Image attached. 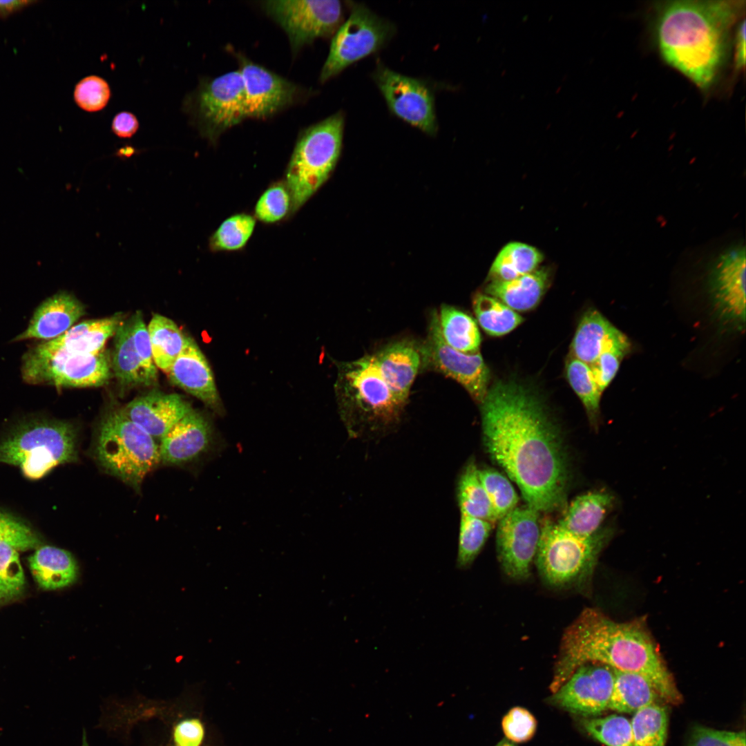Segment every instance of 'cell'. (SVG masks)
<instances>
[{
	"instance_id": "obj_38",
	"label": "cell",
	"mask_w": 746,
	"mask_h": 746,
	"mask_svg": "<svg viewBox=\"0 0 746 746\" xmlns=\"http://www.w3.org/2000/svg\"><path fill=\"white\" fill-rule=\"evenodd\" d=\"M256 219L250 214L238 213L225 219L211 236L209 249L213 252L242 249L251 238Z\"/></svg>"
},
{
	"instance_id": "obj_22",
	"label": "cell",
	"mask_w": 746,
	"mask_h": 746,
	"mask_svg": "<svg viewBox=\"0 0 746 746\" xmlns=\"http://www.w3.org/2000/svg\"><path fill=\"white\" fill-rule=\"evenodd\" d=\"M372 355L392 393L405 405L423 363L421 346L410 340H401L387 345Z\"/></svg>"
},
{
	"instance_id": "obj_23",
	"label": "cell",
	"mask_w": 746,
	"mask_h": 746,
	"mask_svg": "<svg viewBox=\"0 0 746 746\" xmlns=\"http://www.w3.org/2000/svg\"><path fill=\"white\" fill-rule=\"evenodd\" d=\"M84 313V305L73 294L57 292L37 307L26 329L13 341L52 340L68 330Z\"/></svg>"
},
{
	"instance_id": "obj_18",
	"label": "cell",
	"mask_w": 746,
	"mask_h": 746,
	"mask_svg": "<svg viewBox=\"0 0 746 746\" xmlns=\"http://www.w3.org/2000/svg\"><path fill=\"white\" fill-rule=\"evenodd\" d=\"M245 95L246 117L265 118L293 103L296 85L249 60L242 59L240 68Z\"/></svg>"
},
{
	"instance_id": "obj_53",
	"label": "cell",
	"mask_w": 746,
	"mask_h": 746,
	"mask_svg": "<svg viewBox=\"0 0 746 746\" xmlns=\"http://www.w3.org/2000/svg\"><path fill=\"white\" fill-rule=\"evenodd\" d=\"M37 2L35 1H0V17L7 18L13 13Z\"/></svg>"
},
{
	"instance_id": "obj_29",
	"label": "cell",
	"mask_w": 746,
	"mask_h": 746,
	"mask_svg": "<svg viewBox=\"0 0 746 746\" xmlns=\"http://www.w3.org/2000/svg\"><path fill=\"white\" fill-rule=\"evenodd\" d=\"M614 673L609 709L622 713H635L662 700L651 682L643 676L617 670H614Z\"/></svg>"
},
{
	"instance_id": "obj_41",
	"label": "cell",
	"mask_w": 746,
	"mask_h": 746,
	"mask_svg": "<svg viewBox=\"0 0 746 746\" xmlns=\"http://www.w3.org/2000/svg\"><path fill=\"white\" fill-rule=\"evenodd\" d=\"M478 475L498 522L517 506L519 497L511 482L500 472L486 468L478 469Z\"/></svg>"
},
{
	"instance_id": "obj_25",
	"label": "cell",
	"mask_w": 746,
	"mask_h": 746,
	"mask_svg": "<svg viewBox=\"0 0 746 746\" xmlns=\"http://www.w3.org/2000/svg\"><path fill=\"white\" fill-rule=\"evenodd\" d=\"M28 562L35 580L46 590L68 586L78 576V566L74 557L68 551L55 546L38 548Z\"/></svg>"
},
{
	"instance_id": "obj_11",
	"label": "cell",
	"mask_w": 746,
	"mask_h": 746,
	"mask_svg": "<svg viewBox=\"0 0 746 746\" xmlns=\"http://www.w3.org/2000/svg\"><path fill=\"white\" fill-rule=\"evenodd\" d=\"M350 15L332 38L328 56L321 71L326 82L354 63L382 49L392 39L395 27L366 6L349 1Z\"/></svg>"
},
{
	"instance_id": "obj_47",
	"label": "cell",
	"mask_w": 746,
	"mask_h": 746,
	"mask_svg": "<svg viewBox=\"0 0 746 746\" xmlns=\"http://www.w3.org/2000/svg\"><path fill=\"white\" fill-rule=\"evenodd\" d=\"M130 318L135 350L149 385H154L157 380V367L153 357L148 328L140 311H137Z\"/></svg>"
},
{
	"instance_id": "obj_39",
	"label": "cell",
	"mask_w": 746,
	"mask_h": 746,
	"mask_svg": "<svg viewBox=\"0 0 746 746\" xmlns=\"http://www.w3.org/2000/svg\"><path fill=\"white\" fill-rule=\"evenodd\" d=\"M495 524L461 514L456 564L463 569L472 564L485 545Z\"/></svg>"
},
{
	"instance_id": "obj_6",
	"label": "cell",
	"mask_w": 746,
	"mask_h": 746,
	"mask_svg": "<svg viewBox=\"0 0 746 746\" xmlns=\"http://www.w3.org/2000/svg\"><path fill=\"white\" fill-rule=\"evenodd\" d=\"M345 117L338 112L306 128L298 137L285 173L291 199L290 216L329 178L342 149Z\"/></svg>"
},
{
	"instance_id": "obj_30",
	"label": "cell",
	"mask_w": 746,
	"mask_h": 746,
	"mask_svg": "<svg viewBox=\"0 0 746 746\" xmlns=\"http://www.w3.org/2000/svg\"><path fill=\"white\" fill-rule=\"evenodd\" d=\"M111 369L124 387L149 385L135 348L131 318L122 321L114 335Z\"/></svg>"
},
{
	"instance_id": "obj_40",
	"label": "cell",
	"mask_w": 746,
	"mask_h": 746,
	"mask_svg": "<svg viewBox=\"0 0 746 746\" xmlns=\"http://www.w3.org/2000/svg\"><path fill=\"white\" fill-rule=\"evenodd\" d=\"M630 349L629 338L618 329L606 343L599 357L589 365L602 393L615 378L622 360Z\"/></svg>"
},
{
	"instance_id": "obj_33",
	"label": "cell",
	"mask_w": 746,
	"mask_h": 746,
	"mask_svg": "<svg viewBox=\"0 0 746 746\" xmlns=\"http://www.w3.org/2000/svg\"><path fill=\"white\" fill-rule=\"evenodd\" d=\"M478 468L470 459L460 474L457 497L461 514L495 524L492 508L478 475Z\"/></svg>"
},
{
	"instance_id": "obj_26",
	"label": "cell",
	"mask_w": 746,
	"mask_h": 746,
	"mask_svg": "<svg viewBox=\"0 0 746 746\" xmlns=\"http://www.w3.org/2000/svg\"><path fill=\"white\" fill-rule=\"evenodd\" d=\"M548 278V271L541 269L512 280H492L487 285L486 291L514 311H528L539 303L546 289Z\"/></svg>"
},
{
	"instance_id": "obj_54",
	"label": "cell",
	"mask_w": 746,
	"mask_h": 746,
	"mask_svg": "<svg viewBox=\"0 0 746 746\" xmlns=\"http://www.w3.org/2000/svg\"><path fill=\"white\" fill-rule=\"evenodd\" d=\"M496 746H515V745L509 740H504L499 743Z\"/></svg>"
},
{
	"instance_id": "obj_16",
	"label": "cell",
	"mask_w": 746,
	"mask_h": 746,
	"mask_svg": "<svg viewBox=\"0 0 746 746\" xmlns=\"http://www.w3.org/2000/svg\"><path fill=\"white\" fill-rule=\"evenodd\" d=\"M745 248L737 244L716 258L709 290L718 318L741 329L745 323Z\"/></svg>"
},
{
	"instance_id": "obj_24",
	"label": "cell",
	"mask_w": 746,
	"mask_h": 746,
	"mask_svg": "<svg viewBox=\"0 0 746 746\" xmlns=\"http://www.w3.org/2000/svg\"><path fill=\"white\" fill-rule=\"evenodd\" d=\"M615 504V497L604 490L591 491L571 501L557 524L579 536H589L602 526Z\"/></svg>"
},
{
	"instance_id": "obj_55",
	"label": "cell",
	"mask_w": 746,
	"mask_h": 746,
	"mask_svg": "<svg viewBox=\"0 0 746 746\" xmlns=\"http://www.w3.org/2000/svg\"><path fill=\"white\" fill-rule=\"evenodd\" d=\"M86 731H85V730H84L83 736H82V746H89V745L88 743V741H87V739H86Z\"/></svg>"
},
{
	"instance_id": "obj_10",
	"label": "cell",
	"mask_w": 746,
	"mask_h": 746,
	"mask_svg": "<svg viewBox=\"0 0 746 746\" xmlns=\"http://www.w3.org/2000/svg\"><path fill=\"white\" fill-rule=\"evenodd\" d=\"M183 110L201 135L215 143L222 133L246 118L245 87L240 70L200 83L184 99Z\"/></svg>"
},
{
	"instance_id": "obj_3",
	"label": "cell",
	"mask_w": 746,
	"mask_h": 746,
	"mask_svg": "<svg viewBox=\"0 0 746 746\" xmlns=\"http://www.w3.org/2000/svg\"><path fill=\"white\" fill-rule=\"evenodd\" d=\"M741 1H671L657 7L654 33L664 60L702 89L708 88L727 52Z\"/></svg>"
},
{
	"instance_id": "obj_42",
	"label": "cell",
	"mask_w": 746,
	"mask_h": 746,
	"mask_svg": "<svg viewBox=\"0 0 746 746\" xmlns=\"http://www.w3.org/2000/svg\"><path fill=\"white\" fill-rule=\"evenodd\" d=\"M583 725L590 735L606 746H633L631 721L623 716L586 720Z\"/></svg>"
},
{
	"instance_id": "obj_45",
	"label": "cell",
	"mask_w": 746,
	"mask_h": 746,
	"mask_svg": "<svg viewBox=\"0 0 746 746\" xmlns=\"http://www.w3.org/2000/svg\"><path fill=\"white\" fill-rule=\"evenodd\" d=\"M111 89L103 78L90 75L81 79L75 86L74 99L82 109L96 112L103 109L111 97Z\"/></svg>"
},
{
	"instance_id": "obj_37",
	"label": "cell",
	"mask_w": 746,
	"mask_h": 746,
	"mask_svg": "<svg viewBox=\"0 0 746 746\" xmlns=\"http://www.w3.org/2000/svg\"><path fill=\"white\" fill-rule=\"evenodd\" d=\"M568 383L581 400L591 424L597 427L600 417L602 392L593 378L590 366L571 356L566 365Z\"/></svg>"
},
{
	"instance_id": "obj_17",
	"label": "cell",
	"mask_w": 746,
	"mask_h": 746,
	"mask_svg": "<svg viewBox=\"0 0 746 746\" xmlns=\"http://www.w3.org/2000/svg\"><path fill=\"white\" fill-rule=\"evenodd\" d=\"M614 670L599 663L578 667L553 693L552 700L575 714L594 716L608 709L614 685Z\"/></svg>"
},
{
	"instance_id": "obj_5",
	"label": "cell",
	"mask_w": 746,
	"mask_h": 746,
	"mask_svg": "<svg viewBox=\"0 0 746 746\" xmlns=\"http://www.w3.org/2000/svg\"><path fill=\"white\" fill-rule=\"evenodd\" d=\"M77 459V430L66 421L24 420L0 441V462L19 466L32 480L41 479L59 464Z\"/></svg>"
},
{
	"instance_id": "obj_4",
	"label": "cell",
	"mask_w": 746,
	"mask_h": 746,
	"mask_svg": "<svg viewBox=\"0 0 746 746\" xmlns=\"http://www.w3.org/2000/svg\"><path fill=\"white\" fill-rule=\"evenodd\" d=\"M336 393L350 437L371 436L396 424L405 406L392 393L373 355L338 365Z\"/></svg>"
},
{
	"instance_id": "obj_48",
	"label": "cell",
	"mask_w": 746,
	"mask_h": 746,
	"mask_svg": "<svg viewBox=\"0 0 746 746\" xmlns=\"http://www.w3.org/2000/svg\"><path fill=\"white\" fill-rule=\"evenodd\" d=\"M501 725L507 739L514 743L530 740L535 734L537 727L533 714L521 707L512 708L503 718Z\"/></svg>"
},
{
	"instance_id": "obj_21",
	"label": "cell",
	"mask_w": 746,
	"mask_h": 746,
	"mask_svg": "<svg viewBox=\"0 0 746 746\" xmlns=\"http://www.w3.org/2000/svg\"><path fill=\"white\" fill-rule=\"evenodd\" d=\"M192 409L181 395L155 390L134 399L121 408L128 418L159 440Z\"/></svg>"
},
{
	"instance_id": "obj_34",
	"label": "cell",
	"mask_w": 746,
	"mask_h": 746,
	"mask_svg": "<svg viewBox=\"0 0 746 746\" xmlns=\"http://www.w3.org/2000/svg\"><path fill=\"white\" fill-rule=\"evenodd\" d=\"M542 260V254L535 247L522 242H510L497 254L490 275L492 280H512L535 271Z\"/></svg>"
},
{
	"instance_id": "obj_43",
	"label": "cell",
	"mask_w": 746,
	"mask_h": 746,
	"mask_svg": "<svg viewBox=\"0 0 746 746\" xmlns=\"http://www.w3.org/2000/svg\"><path fill=\"white\" fill-rule=\"evenodd\" d=\"M291 208V195L285 183L276 182L258 198L254 208V218L263 223H276L290 215Z\"/></svg>"
},
{
	"instance_id": "obj_46",
	"label": "cell",
	"mask_w": 746,
	"mask_h": 746,
	"mask_svg": "<svg viewBox=\"0 0 746 746\" xmlns=\"http://www.w3.org/2000/svg\"><path fill=\"white\" fill-rule=\"evenodd\" d=\"M0 541L17 551L38 547L40 541L31 528L20 519L0 510Z\"/></svg>"
},
{
	"instance_id": "obj_14",
	"label": "cell",
	"mask_w": 746,
	"mask_h": 746,
	"mask_svg": "<svg viewBox=\"0 0 746 746\" xmlns=\"http://www.w3.org/2000/svg\"><path fill=\"white\" fill-rule=\"evenodd\" d=\"M539 514L527 505L517 506L498 521V560L505 574L515 580L531 574L540 536Z\"/></svg>"
},
{
	"instance_id": "obj_27",
	"label": "cell",
	"mask_w": 746,
	"mask_h": 746,
	"mask_svg": "<svg viewBox=\"0 0 746 746\" xmlns=\"http://www.w3.org/2000/svg\"><path fill=\"white\" fill-rule=\"evenodd\" d=\"M122 317V314H116L106 318L85 321L49 341L70 352L95 354L102 351L108 339L115 335Z\"/></svg>"
},
{
	"instance_id": "obj_8",
	"label": "cell",
	"mask_w": 746,
	"mask_h": 746,
	"mask_svg": "<svg viewBox=\"0 0 746 746\" xmlns=\"http://www.w3.org/2000/svg\"><path fill=\"white\" fill-rule=\"evenodd\" d=\"M614 533L602 527L589 536H579L546 519L540 523V536L535 561L543 580L553 586L582 580L593 568L599 554Z\"/></svg>"
},
{
	"instance_id": "obj_15",
	"label": "cell",
	"mask_w": 746,
	"mask_h": 746,
	"mask_svg": "<svg viewBox=\"0 0 746 746\" xmlns=\"http://www.w3.org/2000/svg\"><path fill=\"white\" fill-rule=\"evenodd\" d=\"M423 363L460 383L477 402L486 396L490 372L480 353L465 354L449 346L443 340L437 312L431 314L428 332L421 345Z\"/></svg>"
},
{
	"instance_id": "obj_1",
	"label": "cell",
	"mask_w": 746,
	"mask_h": 746,
	"mask_svg": "<svg viewBox=\"0 0 746 746\" xmlns=\"http://www.w3.org/2000/svg\"><path fill=\"white\" fill-rule=\"evenodd\" d=\"M487 453L540 513L566 506L570 481L567 449L560 427L530 389L515 381L495 382L481 403Z\"/></svg>"
},
{
	"instance_id": "obj_20",
	"label": "cell",
	"mask_w": 746,
	"mask_h": 746,
	"mask_svg": "<svg viewBox=\"0 0 746 746\" xmlns=\"http://www.w3.org/2000/svg\"><path fill=\"white\" fill-rule=\"evenodd\" d=\"M170 381L200 399L219 414L223 407L213 374L196 343L187 336L185 345L166 373Z\"/></svg>"
},
{
	"instance_id": "obj_36",
	"label": "cell",
	"mask_w": 746,
	"mask_h": 746,
	"mask_svg": "<svg viewBox=\"0 0 746 746\" xmlns=\"http://www.w3.org/2000/svg\"><path fill=\"white\" fill-rule=\"evenodd\" d=\"M633 746H665L668 731L667 709L653 703L635 711L631 718Z\"/></svg>"
},
{
	"instance_id": "obj_51",
	"label": "cell",
	"mask_w": 746,
	"mask_h": 746,
	"mask_svg": "<svg viewBox=\"0 0 746 746\" xmlns=\"http://www.w3.org/2000/svg\"><path fill=\"white\" fill-rule=\"evenodd\" d=\"M139 122L135 115L122 111L113 118L111 125L113 132L119 137H131L137 131Z\"/></svg>"
},
{
	"instance_id": "obj_49",
	"label": "cell",
	"mask_w": 746,
	"mask_h": 746,
	"mask_svg": "<svg viewBox=\"0 0 746 746\" xmlns=\"http://www.w3.org/2000/svg\"><path fill=\"white\" fill-rule=\"evenodd\" d=\"M745 731L719 730L701 725L695 726L688 746H746Z\"/></svg>"
},
{
	"instance_id": "obj_56",
	"label": "cell",
	"mask_w": 746,
	"mask_h": 746,
	"mask_svg": "<svg viewBox=\"0 0 746 746\" xmlns=\"http://www.w3.org/2000/svg\"><path fill=\"white\" fill-rule=\"evenodd\" d=\"M3 599H5V597H3V595L1 594V593L0 592V602H1V600H3Z\"/></svg>"
},
{
	"instance_id": "obj_7",
	"label": "cell",
	"mask_w": 746,
	"mask_h": 746,
	"mask_svg": "<svg viewBox=\"0 0 746 746\" xmlns=\"http://www.w3.org/2000/svg\"><path fill=\"white\" fill-rule=\"evenodd\" d=\"M93 453L108 474L139 490L146 475L160 460L159 446L121 409L104 415L99 424Z\"/></svg>"
},
{
	"instance_id": "obj_50",
	"label": "cell",
	"mask_w": 746,
	"mask_h": 746,
	"mask_svg": "<svg viewBox=\"0 0 746 746\" xmlns=\"http://www.w3.org/2000/svg\"><path fill=\"white\" fill-rule=\"evenodd\" d=\"M203 736V727L197 719L181 722L174 731V740L178 746H199Z\"/></svg>"
},
{
	"instance_id": "obj_12",
	"label": "cell",
	"mask_w": 746,
	"mask_h": 746,
	"mask_svg": "<svg viewBox=\"0 0 746 746\" xmlns=\"http://www.w3.org/2000/svg\"><path fill=\"white\" fill-rule=\"evenodd\" d=\"M262 6L286 32L294 51L334 35L343 22V7L338 0H271Z\"/></svg>"
},
{
	"instance_id": "obj_44",
	"label": "cell",
	"mask_w": 746,
	"mask_h": 746,
	"mask_svg": "<svg viewBox=\"0 0 746 746\" xmlns=\"http://www.w3.org/2000/svg\"><path fill=\"white\" fill-rule=\"evenodd\" d=\"M24 583L17 550L0 541V592L5 599L14 597L21 591Z\"/></svg>"
},
{
	"instance_id": "obj_9",
	"label": "cell",
	"mask_w": 746,
	"mask_h": 746,
	"mask_svg": "<svg viewBox=\"0 0 746 746\" xmlns=\"http://www.w3.org/2000/svg\"><path fill=\"white\" fill-rule=\"evenodd\" d=\"M23 380L32 385L64 388L99 387L111 374V360L104 349L95 354H82L46 341L29 348L22 356Z\"/></svg>"
},
{
	"instance_id": "obj_35",
	"label": "cell",
	"mask_w": 746,
	"mask_h": 746,
	"mask_svg": "<svg viewBox=\"0 0 746 746\" xmlns=\"http://www.w3.org/2000/svg\"><path fill=\"white\" fill-rule=\"evenodd\" d=\"M472 306L480 326L490 336L506 334L524 321L515 311L488 294H476Z\"/></svg>"
},
{
	"instance_id": "obj_19",
	"label": "cell",
	"mask_w": 746,
	"mask_h": 746,
	"mask_svg": "<svg viewBox=\"0 0 746 746\" xmlns=\"http://www.w3.org/2000/svg\"><path fill=\"white\" fill-rule=\"evenodd\" d=\"M160 460L165 465H180L193 461L208 452L215 437L210 421L192 409L160 440Z\"/></svg>"
},
{
	"instance_id": "obj_13",
	"label": "cell",
	"mask_w": 746,
	"mask_h": 746,
	"mask_svg": "<svg viewBox=\"0 0 746 746\" xmlns=\"http://www.w3.org/2000/svg\"><path fill=\"white\" fill-rule=\"evenodd\" d=\"M372 78L394 115L427 135H436L434 96L425 82L397 73L381 63L376 65Z\"/></svg>"
},
{
	"instance_id": "obj_2",
	"label": "cell",
	"mask_w": 746,
	"mask_h": 746,
	"mask_svg": "<svg viewBox=\"0 0 746 746\" xmlns=\"http://www.w3.org/2000/svg\"><path fill=\"white\" fill-rule=\"evenodd\" d=\"M587 663L640 674L651 682L662 700L673 705L682 700L671 673L640 620L618 622L598 609L582 611L562 635L551 685L553 693Z\"/></svg>"
},
{
	"instance_id": "obj_52",
	"label": "cell",
	"mask_w": 746,
	"mask_h": 746,
	"mask_svg": "<svg viewBox=\"0 0 746 746\" xmlns=\"http://www.w3.org/2000/svg\"><path fill=\"white\" fill-rule=\"evenodd\" d=\"M735 62L736 68L740 70L745 64V21L738 25L735 41Z\"/></svg>"
},
{
	"instance_id": "obj_32",
	"label": "cell",
	"mask_w": 746,
	"mask_h": 746,
	"mask_svg": "<svg viewBox=\"0 0 746 746\" xmlns=\"http://www.w3.org/2000/svg\"><path fill=\"white\" fill-rule=\"evenodd\" d=\"M156 367L166 374L182 352L185 336L171 319L155 314L147 327Z\"/></svg>"
},
{
	"instance_id": "obj_31",
	"label": "cell",
	"mask_w": 746,
	"mask_h": 746,
	"mask_svg": "<svg viewBox=\"0 0 746 746\" xmlns=\"http://www.w3.org/2000/svg\"><path fill=\"white\" fill-rule=\"evenodd\" d=\"M437 314L441 336L449 346L465 354L478 352L481 336L470 316L447 305H442Z\"/></svg>"
},
{
	"instance_id": "obj_28",
	"label": "cell",
	"mask_w": 746,
	"mask_h": 746,
	"mask_svg": "<svg viewBox=\"0 0 746 746\" xmlns=\"http://www.w3.org/2000/svg\"><path fill=\"white\" fill-rule=\"evenodd\" d=\"M617 329L600 312L589 310L576 329L571 347L572 356L591 365Z\"/></svg>"
}]
</instances>
